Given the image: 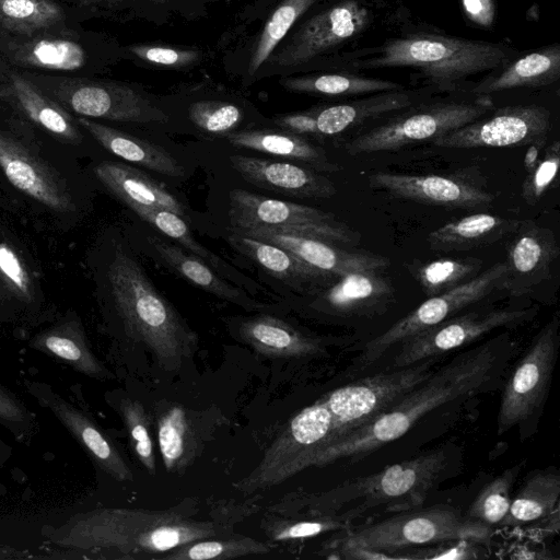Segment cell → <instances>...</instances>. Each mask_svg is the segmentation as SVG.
<instances>
[{
    "label": "cell",
    "instance_id": "1",
    "mask_svg": "<svg viewBox=\"0 0 560 560\" xmlns=\"http://www.w3.org/2000/svg\"><path fill=\"white\" fill-rule=\"evenodd\" d=\"M511 350V340L502 335L460 353L374 419L320 448L308 459L306 468L359 458L401 438L433 409L490 388L509 362Z\"/></svg>",
    "mask_w": 560,
    "mask_h": 560
},
{
    "label": "cell",
    "instance_id": "2",
    "mask_svg": "<svg viewBox=\"0 0 560 560\" xmlns=\"http://www.w3.org/2000/svg\"><path fill=\"white\" fill-rule=\"evenodd\" d=\"M516 54L499 43L413 33L390 38L368 57L346 60L336 69L411 68L435 91L465 93L468 78L488 73Z\"/></svg>",
    "mask_w": 560,
    "mask_h": 560
},
{
    "label": "cell",
    "instance_id": "3",
    "mask_svg": "<svg viewBox=\"0 0 560 560\" xmlns=\"http://www.w3.org/2000/svg\"><path fill=\"white\" fill-rule=\"evenodd\" d=\"M115 305L129 334L170 369L190 357L198 336L161 294L142 267L121 249L108 271Z\"/></svg>",
    "mask_w": 560,
    "mask_h": 560
},
{
    "label": "cell",
    "instance_id": "4",
    "mask_svg": "<svg viewBox=\"0 0 560 560\" xmlns=\"http://www.w3.org/2000/svg\"><path fill=\"white\" fill-rule=\"evenodd\" d=\"M447 466L446 450L436 448L340 486L323 499L324 506L350 526L362 517L420 508Z\"/></svg>",
    "mask_w": 560,
    "mask_h": 560
},
{
    "label": "cell",
    "instance_id": "5",
    "mask_svg": "<svg viewBox=\"0 0 560 560\" xmlns=\"http://www.w3.org/2000/svg\"><path fill=\"white\" fill-rule=\"evenodd\" d=\"M370 9L360 0L322 1L300 19L256 74L255 83L322 70L342 46L368 28Z\"/></svg>",
    "mask_w": 560,
    "mask_h": 560
},
{
    "label": "cell",
    "instance_id": "6",
    "mask_svg": "<svg viewBox=\"0 0 560 560\" xmlns=\"http://www.w3.org/2000/svg\"><path fill=\"white\" fill-rule=\"evenodd\" d=\"M337 542L339 548L359 547L398 553L413 546L438 545L451 541H482L492 534V528L469 520L452 505L435 504L424 509H412L375 523L348 528Z\"/></svg>",
    "mask_w": 560,
    "mask_h": 560
},
{
    "label": "cell",
    "instance_id": "7",
    "mask_svg": "<svg viewBox=\"0 0 560 560\" xmlns=\"http://www.w3.org/2000/svg\"><path fill=\"white\" fill-rule=\"evenodd\" d=\"M25 75L67 112L80 117L136 124L171 120L163 102L133 83L90 77Z\"/></svg>",
    "mask_w": 560,
    "mask_h": 560
},
{
    "label": "cell",
    "instance_id": "8",
    "mask_svg": "<svg viewBox=\"0 0 560 560\" xmlns=\"http://www.w3.org/2000/svg\"><path fill=\"white\" fill-rule=\"evenodd\" d=\"M494 108L490 96L420 102L348 141L349 155L398 150L433 139L477 120Z\"/></svg>",
    "mask_w": 560,
    "mask_h": 560
},
{
    "label": "cell",
    "instance_id": "9",
    "mask_svg": "<svg viewBox=\"0 0 560 560\" xmlns=\"http://www.w3.org/2000/svg\"><path fill=\"white\" fill-rule=\"evenodd\" d=\"M324 0H255L240 15L242 32L222 58L225 72L243 88L255 83L260 67L296 22Z\"/></svg>",
    "mask_w": 560,
    "mask_h": 560
},
{
    "label": "cell",
    "instance_id": "10",
    "mask_svg": "<svg viewBox=\"0 0 560 560\" xmlns=\"http://www.w3.org/2000/svg\"><path fill=\"white\" fill-rule=\"evenodd\" d=\"M229 219L231 228L265 226L331 244L350 245L359 240L355 231L330 212L238 188L229 194Z\"/></svg>",
    "mask_w": 560,
    "mask_h": 560
},
{
    "label": "cell",
    "instance_id": "11",
    "mask_svg": "<svg viewBox=\"0 0 560 560\" xmlns=\"http://www.w3.org/2000/svg\"><path fill=\"white\" fill-rule=\"evenodd\" d=\"M560 320L555 315L534 337L503 388L498 413V434L529 420L548 394L555 370Z\"/></svg>",
    "mask_w": 560,
    "mask_h": 560
},
{
    "label": "cell",
    "instance_id": "12",
    "mask_svg": "<svg viewBox=\"0 0 560 560\" xmlns=\"http://www.w3.org/2000/svg\"><path fill=\"white\" fill-rule=\"evenodd\" d=\"M434 361L435 358L428 359L393 372L363 377L323 396L332 416V442L371 421L427 380L433 372Z\"/></svg>",
    "mask_w": 560,
    "mask_h": 560
},
{
    "label": "cell",
    "instance_id": "13",
    "mask_svg": "<svg viewBox=\"0 0 560 560\" xmlns=\"http://www.w3.org/2000/svg\"><path fill=\"white\" fill-rule=\"evenodd\" d=\"M0 49L9 63L38 71H79L102 69L124 59L122 46L109 39L84 44L65 30L11 36Z\"/></svg>",
    "mask_w": 560,
    "mask_h": 560
},
{
    "label": "cell",
    "instance_id": "14",
    "mask_svg": "<svg viewBox=\"0 0 560 560\" xmlns=\"http://www.w3.org/2000/svg\"><path fill=\"white\" fill-rule=\"evenodd\" d=\"M505 276L506 265L504 261H499L469 281L442 294L428 298L385 332L369 341L358 358L359 364H372L393 346L444 322L462 310L485 300L494 291L502 290Z\"/></svg>",
    "mask_w": 560,
    "mask_h": 560
},
{
    "label": "cell",
    "instance_id": "15",
    "mask_svg": "<svg viewBox=\"0 0 560 560\" xmlns=\"http://www.w3.org/2000/svg\"><path fill=\"white\" fill-rule=\"evenodd\" d=\"M536 306L480 308L454 315L405 341L395 355L394 366L405 368L458 349L502 327H515L532 320Z\"/></svg>",
    "mask_w": 560,
    "mask_h": 560
},
{
    "label": "cell",
    "instance_id": "16",
    "mask_svg": "<svg viewBox=\"0 0 560 560\" xmlns=\"http://www.w3.org/2000/svg\"><path fill=\"white\" fill-rule=\"evenodd\" d=\"M483 116L431 143L446 149L522 147L547 141L552 128L550 110L539 104L503 106Z\"/></svg>",
    "mask_w": 560,
    "mask_h": 560
},
{
    "label": "cell",
    "instance_id": "17",
    "mask_svg": "<svg viewBox=\"0 0 560 560\" xmlns=\"http://www.w3.org/2000/svg\"><path fill=\"white\" fill-rule=\"evenodd\" d=\"M368 180L372 188L395 198L444 209H483L494 200V196L483 188L455 176L375 172L369 175Z\"/></svg>",
    "mask_w": 560,
    "mask_h": 560
},
{
    "label": "cell",
    "instance_id": "18",
    "mask_svg": "<svg viewBox=\"0 0 560 560\" xmlns=\"http://www.w3.org/2000/svg\"><path fill=\"white\" fill-rule=\"evenodd\" d=\"M0 168L20 191L56 212L75 209L59 174L27 145L0 130Z\"/></svg>",
    "mask_w": 560,
    "mask_h": 560
},
{
    "label": "cell",
    "instance_id": "19",
    "mask_svg": "<svg viewBox=\"0 0 560 560\" xmlns=\"http://www.w3.org/2000/svg\"><path fill=\"white\" fill-rule=\"evenodd\" d=\"M229 231L279 246L305 262L336 277L363 270H385L387 257L365 252H349L331 243L282 232L271 228H231Z\"/></svg>",
    "mask_w": 560,
    "mask_h": 560
},
{
    "label": "cell",
    "instance_id": "20",
    "mask_svg": "<svg viewBox=\"0 0 560 560\" xmlns=\"http://www.w3.org/2000/svg\"><path fill=\"white\" fill-rule=\"evenodd\" d=\"M508 248L503 289L513 296L533 292L550 273L559 256L553 232L532 221H522Z\"/></svg>",
    "mask_w": 560,
    "mask_h": 560
},
{
    "label": "cell",
    "instance_id": "21",
    "mask_svg": "<svg viewBox=\"0 0 560 560\" xmlns=\"http://www.w3.org/2000/svg\"><path fill=\"white\" fill-rule=\"evenodd\" d=\"M435 92L431 86L400 89L363 95L360 98L312 107L316 137L336 136L370 120L395 114L420 102Z\"/></svg>",
    "mask_w": 560,
    "mask_h": 560
},
{
    "label": "cell",
    "instance_id": "22",
    "mask_svg": "<svg viewBox=\"0 0 560 560\" xmlns=\"http://www.w3.org/2000/svg\"><path fill=\"white\" fill-rule=\"evenodd\" d=\"M0 77V98L22 117L62 142L79 144L83 140L77 119L30 78L14 70Z\"/></svg>",
    "mask_w": 560,
    "mask_h": 560
},
{
    "label": "cell",
    "instance_id": "23",
    "mask_svg": "<svg viewBox=\"0 0 560 560\" xmlns=\"http://www.w3.org/2000/svg\"><path fill=\"white\" fill-rule=\"evenodd\" d=\"M229 160L246 182L269 191L307 199H325L336 194L331 180L307 166L238 154Z\"/></svg>",
    "mask_w": 560,
    "mask_h": 560
},
{
    "label": "cell",
    "instance_id": "24",
    "mask_svg": "<svg viewBox=\"0 0 560 560\" xmlns=\"http://www.w3.org/2000/svg\"><path fill=\"white\" fill-rule=\"evenodd\" d=\"M382 270H363L339 277L319 290L314 305L337 316H369L394 302L395 287Z\"/></svg>",
    "mask_w": 560,
    "mask_h": 560
},
{
    "label": "cell",
    "instance_id": "25",
    "mask_svg": "<svg viewBox=\"0 0 560 560\" xmlns=\"http://www.w3.org/2000/svg\"><path fill=\"white\" fill-rule=\"evenodd\" d=\"M559 79L560 45L556 43L523 55L516 54L481 80L471 83L465 93L490 96L515 89L545 88Z\"/></svg>",
    "mask_w": 560,
    "mask_h": 560
},
{
    "label": "cell",
    "instance_id": "26",
    "mask_svg": "<svg viewBox=\"0 0 560 560\" xmlns=\"http://www.w3.org/2000/svg\"><path fill=\"white\" fill-rule=\"evenodd\" d=\"M228 241L237 252L258 264L269 275L292 285L294 289L320 290L338 279V277L318 269L270 243L232 231H229Z\"/></svg>",
    "mask_w": 560,
    "mask_h": 560
},
{
    "label": "cell",
    "instance_id": "27",
    "mask_svg": "<svg viewBox=\"0 0 560 560\" xmlns=\"http://www.w3.org/2000/svg\"><path fill=\"white\" fill-rule=\"evenodd\" d=\"M226 0H80V7L103 16L163 26L175 21H197Z\"/></svg>",
    "mask_w": 560,
    "mask_h": 560
},
{
    "label": "cell",
    "instance_id": "28",
    "mask_svg": "<svg viewBox=\"0 0 560 560\" xmlns=\"http://www.w3.org/2000/svg\"><path fill=\"white\" fill-rule=\"evenodd\" d=\"M225 138L233 147L289 159L317 172L336 173L340 170L329 160L324 149L303 136L282 129L236 130Z\"/></svg>",
    "mask_w": 560,
    "mask_h": 560
},
{
    "label": "cell",
    "instance_id": "29",
    "mask_svg": "<svg viewBox=\"0 0 560 560\" xmlns=\"http://www.w3.org/2000/svg\"><path fill=\"white\" fill-rule=\"evenodd\" d=\"M94 173L98 180L125 205L136 203L187 217L183 203L145 173L122 163L102 162Z\"/></svg>",
    "mask_w": 560,
    "mask_h": 560
},
{
    "label": "cell",
    "instance_id": "30",
    "mask_svg": "<svg viewBox=\"0 0 560 560\" xmlns=\"http://www.w3.org/2000/svg\"><path fill=\"white\" fill-rule=\"evenodd\" d=\"M77 121L103 148L125 161L171 177H182L185 174V168L178 161L158 144L91 118L79 116Z\"/></svg>",
    "mask_w": 560,
    "mask_h": 560
},
{
    "label": "cell",
    "instance_id": "31",
    "mask_svg": "<svg viewBox=\"0 0 560 560\" xmlns=\"http://www.w3.org/2000/svg\"><path fill=\"white\" fill-rule=\"evenodd\" d=\"M287 91L324 97H355L405 86L380 78L365 77L345 69H326L278 78Z\"/></svg>",
    "mask_w": 560,
    "mask_h": 560
},
{
    "label": "cell",
    "instance_id": "32",
    "mask_svg": "<svg viewBox=\"0 0 560 560\" xmlns=\"http://www.w3.org/2000/svg\"><path fill=\"white\" fill-rule=\"evenodd\" d=\"M521 222L490 213H474L446 222L429 233L427 241L436 252L469 250L513 234Z\"/></svg>",
    "mask_w": 560,
    "mask_h": 560
},
{
    "label": "cell",
    "instance_id": "33",
    "mask_svg": "<svg viewBox=\"0 0 560 560\" xmlns=\"http://www.w3.org/2000/svg\"><path fill=\"white\" fill-rule=\"evenodd\" d=\"M240 335L257 352L269 357L299 358L323 350L318 339L268 315L243 322Z\"/></svg>",
    "mask_w": 560,
    "mask_h": 560
},
{
    "label": "cell",
    "instance_id": "34",
    "mask_svg": "<svg viewBox=\"0 0 560 560\" xmlns=\"http://www.w3.org/2000/svg\"><path fill=\"white\" fill-rule=\"evenodd\" d=\"M188 120L201 132L226 137L236 131L245 119L244 105L234 97L220 95L209 86L189 88L184 93Z\"/></svg>",
    "mask_w": 560,
    "mask_h": 560
},
{
    "label": "cell",
    "instance_id": "35",
    "mask_svg": "<svg viewBox=\"0 0 560 560\" xmlns=\"http://www.w3.org/2000/svg\"><path fill=\"white\" fill-rule=\"evenodd\" d=\"M559 498L560 474L555 468L532 471L498 526L511 528L537 522L559 506Z\"/></svg>",
    "mask_w": 560,
    "mask_h": 560
},
{
    "label": "cell",
    "instance_id": "36",
    "mask_svg": "<svg viewBox=\"0 0 560 560\" xmlns=\"http://www.w3.org/2000/svg\"><path fill=\"white\" fill-rule=\"evenodd\" d=\"M54 412L95 458L96 463L118 480H131L132 472L115 445L84 413L59 398H52Z\"/></svg>",
    "mask_w": 560,
    "mask_h": 560
},
{
    "label": "cell",
    "instance_id": "37",
    "mask_svg": "<svg viewBox=\"0 0 560 560\" xmlns=\"http://www.w3.org/2000/svg\"><path fill=\"white\" fill-rule=\"evenodd\" d=\"M151 243L166 265L190 283L245 308L259 307V303L223 280L212 267L198 256L187 255L179 247L156 237H153Z\"/></svg>",
    "mask_w": 560,
    "mask_h": 560
},
{
    "label": "cell",
    "instance_id": "38",
    "mask_svg": "<svg viewBox=\"0 0 560 560\" xmlns=\"http://www.w3.org/2000/svg\"><path fill=\"white\" fill-rule=\"evenodd\" d=\"M156 433L166 470L170 474L184 471L197 452V438L188 412L178 405L159 411Z\"/></svg>",
    "mask_w": 560,
    "mask_h": 560
},
{
    "label": "cell",
    "instance_id": "39",
    "mask_svg": "<svg viewBox=\"0 0 560 560\" xmlns=\"http://www.w3.org/2000/svg\"><path fill=\"white\" fill-rule=\"evenodd\" d=\"M63 9L54 0H0V27L11 36L60 31Z\"/></svg>",
    "mask_w": 560,
    "mask_h": 560
},
{
    "label": "cell",
    "instance_id": "40",
    "mask_svg": "<svg viewBox=\"0 0 560 560\" xmlns=\"http://www.w3.org/2000/svg\"><path fill=\"white\" fill-rule=\"evenodd\" d=\"M37 349L50 352L80 372L93 377H104L106 371L88 348L81 326L75 322L59 324L34 339Z\"/></svg>",
    "mask_w": 560,
    "mask_h": 560
},
{
    "label": "cell",
    "instance_id": "41",
    "mask_svg": "<svg viewBox=\"0 0 560 560\" xmlns=\"http://www.w3.org/2000/svg\"><path fill=\"white\" fill-rule=\"evenodd\" d=\"M482 260L475 257H443L428 262L409 265L408 269L423 293L434 296L475 278Z\"/></svg>",
    "mask_w": 560,
    "mask_h": 560
},
{
    "label": "cell",
    "instance_id": "42",
    "mask_svg": "<svg viewBox=\"0 0 560 560\" xmlns=\"http://www.w3.org/2000/svg\"><path fill=\"white\" fill-rule=\"evenodd\" d=\"M124 59L141 67L189 71L200 66L206 51L199 47L162 42L135 43L122 46Z\"/></svg>",
    "mask_w": 560,
    "mask_h": 560
},
{
    "label": "cell",
    "instance_id": "43",
    "mask_svg": "<svg viewBox=\"0 0 560 560\" xmlns=\"http://www.w3.org/2000/svg\"><path fill=\"white\" fill-rule=\"evenodd\" d=\"M271 546L246 536L203 538L182 545L158 559L162 560H225L252 555H265Z\"/></svg>",
    "mask_w": 560,
    "mask_h": 560
},
{
    "label": "cell",
    "instance_id": "44",
    "mask_svg": "<svg viewBox=\"0 0 560 560\" xmlns=\"http://www.w3.org/2000/svg\"><path fill=\"white\" fill-rule=\"evenodd\" d=\"M522 467L523 463L515 464L486 485L465 515L490 528L498 526L509 512L512 487Z\"/></svg>",
    "mask_w": 560,
    "mask_h": 560
},
{
    "label": "cell",
    "instance_id": "45",
    "mask_svg": "<svg viewBox=\"0 0 560 560\" xmlns=\"http://www.w3.org/2000/svg\"><path fill=\"white\" fill-rule=\"evenodd\" d=\"M139 218L158 229L166 236L179 242L190 253L205 260L210 267L220 272L231 271V267L219 256L199 244L184 221L183 217L164 209L145 207L136 203L126 205Z\"/></svg>",
    "mask_w": 560,
    "mask_h": 560
},
{
    "label": "cell",
    "instance_id": "46",
    "mask_svg": "<svg viewBox=\"0 0 560 560\" xmlns=\"http://www.w3.org/2000/svg\"><path fill=\"white\" fill-rule=\"evenodd\" d=\"M35 280L26 261L8 242L0 240V301L32 302Z\"/></svg>",
    "mask_w": 560,
    "mask_h": 560
},
{
    "label": "cell",
    "instance_id": "47",
    "mask_svg": "<svg viewBox=\"0 0 560 560\" xmlns=\"http://www.w3.org/2000/svg\"><path fill=\"white\" fill-rule=\"evenodd\" d=\"M120 412L138 459L149 474L154 475V443L150 418L143 405L138 400L127 398L120 404Z\"/></svg>",
    "mask_w": 560,
    "mask_h": 560
},
{
    "label": "cell",
    "instance_id": "48",
    "mask_svg": "<svg viewBox=\"0 0 560 560\" xmlns=\"http://www.w3.org/2000/svg\"><path fill=\"white\" fill-rule=\"evenodd\" d=\"M560 166V142L549 144L541 158L528 171L522 185V197L529 206H535L557 182Z\"/></svg>",
    "mask_w": 560,
    "mask_h": 560
},
{
    "label": "cell",
    "instance_id": "49",
    "mask_svg": "<svg viewBox=\"0 0 560 560\" xmlns=\"http://www.w3.org/2000/svg\"><path fill=\"white\" fill-rule=\"evenodd\" d=\"M350 525L337 518L325 516L319 520L301 521L279 526L271 534L273 540H291L313 537L326 532L342 530Z\"/></svg>",
    "mask_w": 560,
    "mask_h": 560
},
{
    "label": "cell",
    "instance_id": "50",
    "mask_svg": "<svg viewBox=\"0 0 560 560\" xmlns=\"http://www.w3.org/2000/svg\"><path fill=\"white\" fill-rule=\"evenodd\" d=\"M271 121L279 129L303 137H316L315 119L311 108L290 114L277 115L271 119Z\"/></svg>",
    "mask_w": 560,
    "mask_h": 560
},
{
    "label": "cell",
    "instance_id": "51",
    "mask_svg": "<svg viewBox=\"0 0 560 560\" xmlns=\"http://www.w3.org/2000/svg\"><path fill=\"white\" fill-rule=\"evenodd\" d=\"M466 18L475 25L489 28L495 19L494 0H462Z\"/></svg>",
    "mask_w": 560,
    "mask_h": 560
},
{
    "label": "cell",
    "instance_id": "52",
    "mask_svg": "<svg viewBox=\"0 0 560 560\" xmlns=\"http://www.w3.org/2000/svg\"><path fill=\"white\" fill-rule=\"evenodd\" d=\"M26 413L22 405L5 389L0 387V419L16 423L25 421Z\"/></svg>",
    "mask_w": 560,
    "mask_h": 560
},
{
    "label": "cell",
    "instance_id": "53",
    "mask_svg": "<svg viewBox=\"0 0 560 560\" xmlns=\"http://www.w3.org/2000/svg\"><path fill=\"white\" fill-rule=\"evenodd\" d=\"M2 72H3V71L1 70V67H0V75L2 74Z\"/></svg>",
    "mask_w": 560,
    "mask_h": 560
}]
</instances>
